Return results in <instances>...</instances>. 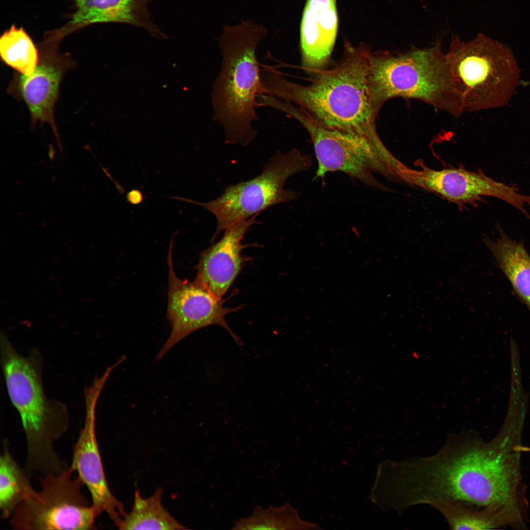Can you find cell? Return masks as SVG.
Segmentation results:
<instances>
[{
    "mask_svg": "<svg viewBox=\"0 0 530 530\" xmlns=\"http://www.w3.org/2000/svg\"><path fill=\"white\" fill-rule=\"evenodd\" d=\"M391 467L392 504L399 511L440 501L484 509L498 504L500 466L487 442L472 431L449 436L431 455L405 458Z\"/></svg>",
    "mask_w": 530,
    "mask_h": 530,
    "instance_id": "6da1fadb",
    "label": "cell"
},
{
    "mask_svg": "<svg viewBox=\"0 0 530 530\" xmlns=\"http://www.w3.org/2000/svg\"><path fill=\"white\" fill-rule=\"evenodd\" d=\"M371 53L364 47L346 44L342 58L330 68L312 75L307 85L267 69L262 72L265 94L299 106L326 128L385 146L375 126L379 109L373 103L369 84Z\"/></svg>",
    "mask_w": 530,
    "mask_h": 530,
    "instance_id": "7a4b0ae2",
    "label": "cell"
},
{
    "mask_svg": "<svg viewBox=\"0 0 530 530\" xmlns=\"http://www.w3.org/2000/svg\"><path fill=\"white\" fill-rule=\"evenodd\" d=\"M1 365L7 392L20 416L26 448L24 468L28 477L38 478L59 474L68 467L56 453L54 444L67 430L66 406L45 395L39 351L23 356L4 333L0 337Z\"/></svg>",
    "mask_w": 530,
    "mask_h": 530,
    "instance_id": "3957f363",
    "label": "cell"
},
{
    "mask_svg": "<svg viewBox=\"0 0 530 530\" xmlns=\"http://www.w3.org/2000/svg\"><path fill=\"white\" fill-rule=\"evenodd\" d=\"M266 29L244 21L223 28L219 42L220 69L211 93L213 119L227 144L247 146L257 137L254 126L259 96L265 94L257 49Z\"/></svg>",
    "mask_w": 530,
    "mask_h": 530,
    "instance_id": "277c9868",
    "label": "cell"
},
{
    "mask_svg": "<svg viewBox=\"0 0 530 530\" xmlns=\"http://www.w3.org/2000/svg\"><path fill=\"white\" fill-rule=\"evenodd\" d=\"M369 84L380 109L398 97L415 99L458 117L464 112L446 53L439 43L425 49L393 53H371Z\"/></svg>",
    "mask_w": 530,
    "mask_h": 530,
    "instance_id": "5b68a950",
    "label": "cell"
},
{
    "mask_svg": "<svg viewBox=\"0 0 530 530\" xmlns=\"http://www.w3.org/2000/svg\"><path fill=\"white\" fill-rule=\"evenodd\" d=\"M446 54L464 112L501 107L510 101L520 73L506 46L483 34L468 42L455 36Z\"/></svg>",
    "mask_w": 530,
    "mask_h": 530,
    "instance_id": "8992f818",
    "label": "cell"
},
{
    "mask_svg": "<svg viewBox=\"0 0 530 530\" xmlns=\"http://www.w3.org/2000/svg\"><path fill=\"white\" fill-rule=\"evenodd\" d=\"M280 110L298 122L310 135L317 162L314 180L322 179L329 173L341 172L383 191L389 189L376 175L399 180L397 170L402 162L386 146H378L358 135L326 128L291 103L283 102Z\"/></svg>",
    "mask_w": 530,
    "mask_h": 530,
    "instance_id": "52a82bcc",
    "label": "cell"
},
{
    "mask_svg": "<svg viewBox=\"0 0 530 530\" xmlns=\"http://www.w3.org/2000/svg\"><path fill=\"white\" fill-rule=\"evenodd\" d=\"M312 164L311 156L298 149L278 151L260 175L229 186L215 199L199 202L182 197L173 198L201 206L213 214L217 224L211 239L213 240L222 231L238 222L258 215L273 206L297 199L299 192L285 188V183L292 175L310 170Z\"/></svg>",
    "mask_w": 530,
    "mask_h": 530,
    "instance_id": "ba28073f",
    "label": "cell"
},
{
    "mask_svg": "<svg viewBox=\"0 0 530 530\" xmlns=\"http://www.w3.org/2000/svg\"><path fill=\"white\" fill-rule=\"evenodd\" d=\"M70 466L59 474L38 478L41 488L32 487L11 516L16 530H79L95 529L91 504L81 490L83 484Z\"/></svg>",
    "mask_w": 530,
    "mask_h": 530,
    "instance_id": "9c48e42d",
    "label": "cell"
},
{
    "mask_svg": "<svg viewBox=\"0 0 530 530\" xmlns=\"http://www.w3.org/2000/svg\"><path fill=\"white\" fill-rule=\"evenodd\" d=\"M174 238L171 239L168 255V297L167 317L172 327L170 336L157 356L161 360L179 341L194 331L208 326L217 325L224 328L239 345L242 343L231 330L225 316L240 307H224V300L212 294L196 279L193 282L181 279L176 275L172 260Z\"/></svg>",
    "mask_w": 530,
    "mask_h": 530,
    "instance_id": "30bf717a",
    "label": "cell"
},
{
    "mask_svg": "<svg viewBox=\"0 0 530 530\" xmlns=\"http://www.w3.org/2000/svg\"><path fill=\"white\" fill-rule=\"evenodd\" d=\"M419 169L411 168L403 163L397 171L399 181L434 192L459 205H474L482 196L493 197L511 205L530 219L526 207H530V196L522 194L511 186L495 181L481 172L463 168L435 170L422 161Z\"/></svg>",
    "mask_w": 530,
    "mask_h": 530,
    "instance_id": "8fae6325",
    "label": "cell"
},
{
    "mask_svg": "<svg viewBox=\"0 0 530 530\" xmlns=\"http://www.w3.org/2000/svg\"><path fill=\"white\" fill-rule=\"evenodd\" d=\"M84 395L85 421L73 448L70 466L87 487L96 517L106 513L118 527L126 514L123 504L115 497L108 486L97 440L95 410L100 394L90 390Z\"/></svg>",
    "mask_w": 530,
    "mask_h": 530,
    "instance_id": "7c38bea8",
    "label": "cell"
},
{
    "mask_svg": "<svg viewBox=\"0 0 530 530\" xmlns=\"http://www.w3.org/2000/svg\"><path fill=\"white\" fill-rule=\"evenodd\" d=\"M56 43L54 39L44 43L35 70L28 76L19 74L14 86L27 106L32 126L37 122L51 126L61 150L54 111L63 76L73 62L57 52Z\"/></svg>",
    "mask_w": 530,
    "mask_h": 530,
    "instance_id": "4fadbf2b",
    "label": "cell"
},
{
    "mask_svg": "<svg viewBox=\"0 0 530 530\" xmlns=\"http://www.w3.org/2000/svg\"><path fill=\"white\" fill-rule=\"evenodd\" d=\"M257 216L227 229L221 239L201 255L195 279L218 298L228 290L247 260L241 252L250 245L242 244V240L249 228L258 223Z\"/></svg>",
    "mask_w": 530,
    "mask_h": 530,
    "instance_id": "5bb4252c",
    "label": "cell"
},
{
    "mask_svg": "<svg viewBox=\"0 0 530 530\" xmlns=\"http://www.w3.org/2000/svg\"><path fill=\"white\" fill-rule=\"evenodd\" d=\"M338 27L336 0H307L300 30L301 66L311 76L327 68Z\"/></svg>",
    "mask_w": 530,
    "mask_h": 530,
    "instance_id": "9a60e30c",
    "label": "cell"
},
{
    "mask_svg": "<svg viewBox=\"0 0 530 530\" xmlns=\"http://www.w3.org/2000/svg\"><path fill=\"white\" fill-rule=\"evenodd\" d=\"M153 0H76L70 24L75 26L121 23L141 27L154 36L161 31L152 21L148 5Z\"/></svg>",
    "mask_w": 530,
    "mask_h": 530,
    "instance_id": "2e32d148",
    "label": "cell"
},
{
    "mask_svg": "<svg viewBox=\"0 0 530 530\" xmlns=\"http://www.w3.org/2000/svg\"><path fill=\"white\" fill-rule=\"evenodd\" d=\"M499 237L483 242L510 281L515 292L530 310V255L522 242L509 238L498 223Z\"/></svg>",
    "mask_w": 530,
    "mask_h": 530,
    "instance_id": "e0dca14e",
    "label": "cell"
},
{
    "mask_svg": "<svg viewBox=\"0 0 530 530\" xmlns=\"http://www.w3.org/2000/svg\"><path fill=\"white\" fill-rule=\"evenodd\" d=\"M162 489L159 488L150 497L143 498L138 490L134 494L132 511L123 517L119 530H184L163 506Z\"/></svg>",
    "mask_w": 530,
    "mask_h": 530,
    "instance_id": "ac0fdd59",
    "label": "cell"
},
{
    "mask_svg": "<svg viewBox=\"0 0 530 530\" xmlns=\"http://www.w3.org/2000/svg\"><path fill=\"white\" fill-rule=\"evenodd\" d=\"M28 477L12 455L5 440L0 457V510L3 518L11 517L32 488Z\"/></svg>",
    "mask_w": 530,
    "mask_h": 530,
    "instance_id": "d6986e66",
    "label": "cell"
},
{
    "mask_svg": "<svg viewBox=\"0 0 530 530\" xmlns=\"http://www.w3.org/2000/svg\"><path fill=\"white\" fill-rule=\"evenodd\" d=\"M443 515L452 530H488L512 526L509 519L489 509L440 501L430 505Z\"/></svg>",
    "mask_w": 530,
    "mask_h": 530,
    "instance_id": "ffe728a7",
    "label": "cell"
},
{
    "mask_svg": "<svg viewBox=\"0 0 530 530\" xmlns=\"http://www.w3.org/2000/svg\"><path fill=\"white\" fill-rule=\"evenodd\" d=\"M0 55L5 64L25 76L35 70L39 60V53L32 39L23 28L15 25L0 38Z\"/></svg>",
    "mask_w": 530,
    "mask_h": 530,
    "instance_id": "44dd1931",
    "label": "cell"
},
{
    "mask_svg": "<svg viewBox=\"0 0 530 530\" xmlns=\"http://www.w3.org/2000/svg\"><path fill=\"white\" fill-rule=\"evenodd\" d=\"M301 526L296 511L285 504L280 507L271 505L267 508L257 506L250 515L234 521L232 529L291 530L299 529Z\"/></svg>",
    "mask_w": 530,
    "mask_h": 530,
    "instance_id": "7402d4cb",
    "label": "cell"
},
{
    "mask_svg": "<svg viewBox=\"0 0 530 530\" xmlns=\"http://www.w3.org/2000/svg\"><path fill=\"white\" fill-rule=\"evenodd\" d=\"M143 199V195L138 189H133L129 191L126 195L127 201L132 205L140 204Z\"/></svg>",
    "mask_w": 530,
    "mask_h": 530,
    "instance_id": "603a6c76",
    "label": "cell"
},
{
    "mask_svg": "<svg viewBox=\"0 0 530 530\" xmlns=\"http://www.w3.org/2000/svg\"><path fill=\"white\" fill-rule=\"evenodd\" d=\"M52 151H53V149L52 148L50 149V152H49V156H50V158L52 160H53V158L54 155V152L53 153Z\"/></svg>",
    "mask_w": 530,
    "mask_h": 530,
    "instance_id": "cb8c5ba5",
    "label": "cell"
}]
</instances>
